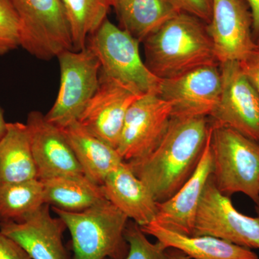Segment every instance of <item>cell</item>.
Here are the masks:
<instances>
[{
	"instance_id": "1",
	"label": "cell",
	"mask_w": 259,
	"mask_h": 259,
	"mask_svg": "<svg viewBox=\"0 0 259 259\" xmlns=\"http://www.w3.org/2000/svg\"><path fill=\"white\" fill-rule=\"evenodd\" d=\"M209 129V117L172 116L166 134L152 152L126 162L158 203L171 197L193 175Z\"/></svg>"
},
{
	"instance_id": "2",
	"label": "cell",
	"mask_w": 259,
	"mask_h": 259,
	"mask_svg": "<svg viewBox=\"0 0 259 259\" xmlns=\"http://www.w3.org/2000/svg\"><path fill=\"white\" fill-rule=\"evenodd\" d=\"M144 44L145 64L161 79L219 64L203 21L180 13L150 35Z\"/></svg>"
},
{
	"instance_id": "3",
	"label": "cell",
	"mask_w": 259,
	"mask_h": 259,
	"mask_svg": "<svg viewBox=\"0 0 259 259\" xmlns=\"http://www.w3.org/2000/svg\"><path fill=\"white\" fill-rule=\"evenodd\" d=\"M69 230L73 259H125L129 219L107 199L79 212L51 207Z\"/></svg>"
},
{
	"instance_id": "4",
	"label": "cell",
	"mask_w": 259,
	"mask_h": 259,
	"mask_svg": "<svg viewBox=\"0 0 259 259\" xmlns=\"http://www.w3.org/2000/svg\"><path fill=\"white\" fill-rule=\"evenodd\" d=\"M210 125L214 185L224 195L243 193L259 205V143L230 127Z\"/></svg>"
},
{
	"instance_id": "5",
	"label": "cell",
	"mask_w": 259,
	"mask_h": 259,
	"mask_svg": "<svg viewBox=\"0 0 259 259\" xmlns=\"http://www.w3.org/2000/svg\"><path fill=\"white\" fill-rule=\"evenodd\" d=\"M88 39L87 47L96 55L102 73L142 95L158 94L161 79L148 69L140 54V42L128 32L106 19Z\"/></svg>"
},
{
	"instance_id": "6",
	"label": "cell",
	"mask_w": 259,
	"mask_h": 259,
	"mask_svg": "<svg viewBox=\"0 0 259 259\" xmlns=\"http://www.w3.org/2000/svg\"><path fill=\"white\" fill-rule=\"evenodd\" d=\"M21 26L20 47L41 60L73 51L69 20L60 0H10Z\"/></svg>"
},
{
	"instance_id": "7",
	"label": "cell",
	"mask_w": 259,
	"mask_h": 259,
	"mask_svg": "<svg viewBox=\"0 0 259 259\" xmlns=\"http://www.w3.org/2000/svg\"><path fill=\"white\" fill-rule=\"evenodd\" d=\"M57 57L60 88L55 103L45 117L53 125L63 128L78 120L96 93L101 65L88 47L79 51H64Z\"/></svg>"
},
{
	"instance_id": "8",
	"label": "cell",
	"mask_w": 259,
	"mask_h": 259,
	"mask_svg": "<svg viewBox=\"0 0 259 259\" xmlns=\"http://www.w3.org/2000/svg\"><path fill=\"white\" fill-rule=\"evenodd\" d=\"M192 236H208L259 250V217L238 212L209 177L199 201Z\"/></svg>"
},
{
	"instance_id": "9",
	"label": "cell",
	"mask_w": 259,
	"mask_h": 259,
	"mask_svg": "<svg viewBox=\"0 0 259 259\" xmlns=\"http://www.w3.org/2000/svg\"><path fill=\"white\" fill-rule=\"evenodd\" d=\"M221 93L211 125L234 130L259 143V94L242 71L238 61L219 64Z\"/></svg>"
},
{
	"instance_id": "10",
	"label": "cell",
	"mask_w": 259,
	"mask_h": 259,
	"mask_svg": "<svg viewBox=\"0 0 259 259\" xmlns=\"http://www.w3.org/2000/svg\"><path fill=\"white\" fill-rule=\"evenodd\" d=\"M172 107L158 94L142 95L126 114L117 150L125 162L145 157L161 142L169 126Z\"/></svg>"
},
{
	"instance_id": "11",
	"label": "cell",
	"mask_w": 259,
	"mask_h": 259,
	"mask_svg": "<svg viewBox=\"0 0 259 259\" xmlns=\"http://www.w3.org/2000/svg\"><path fill=\"white\" fill-rule=\"evenodd\" d=\"M221 87L219 64L208 65L161 79L158 95L171 105L172 116L209 117L218 106Z\"/></svg>"
},
{
	"instance_id": "12",
	"label": "cell",
	"mask_w": 259,
	"mask_h": 259,
	"mask_svg": "<svg viewBox=\"0 0 259 259\" xmlns=\"http://www.w3.org/2000/svg\"><path fill=\"white\" fill-rule=\"evenodd\" d=\"M142 95L100 71L96 93L77 121L94 136L117 148L127 110Z\"/></svg>"
},
{
	"instance_id": "13",
	"label": "cell",
	"mask_w": 259,
	"mask_h": 259,
	"mask_svg": "<svg viewBox=\"0 0 259 259\" xmlns=\"http://www.w3.org/2000/svg\"><path fill=\"white\" fill-rule=\"evenodd\" d=\"M206 28L219 64L241 62L257 47L251 14L243 0H212V18Z\"/></svg>"
},
{
	"instance_id": "14",
	"label": "cell",
	"mask_w": 259,
	"mask_h": 259,
	"mask_svg": "<svg viewBox=\"0 0 259 259\" xmlns=\"http://www.w3.org/2000/svg\"><path fill=\"white\" fill-rule=\"evenodd\" d=\"M26 125L39 180L84 175L61 129L42 112H30Z\"/></svg>"
},
{
	"instance_id": "15",
	"label": "cell",
	"mask_w": 259,
	"mask_h": 259,
	"mask_svg": "<svg viewBox=\"0 0 259 259\" xmlns=\"http://www.w3.org/2000/svg\"><path fill=\"white\" fill-rule=\"evenodd\" d=\"M50 207L44 204L20 222L0 223V231L32 259H71L63 242L66 225L60 218L51 215Z\"/></svg>"
},
{
	"instance_id": "16",
	"label": "cell",
	"mask_w": 259,
	"mask_h": 259,
	"mask_svg": "<svg viewBox=\"0 0 259 259\" xmlns=\"http://www.w3.org/2000/svg\"><path fill=\"white\" fill-rule=\"evenodd\" d=\"M210 134L211 125L207 144L193 175L171 197L157 203L158 213L154 223L159 226L187 236L193 235L199 201L212 175Z\"/></svg>"
},
{
	"instance_id": "17",
	"label": "cell",
	"mask_w": 259,
	"mask_h": 259,
	"mask_svg": "<svg viewBox=\"0 0 259 259\" xmlns=\"http://www.w3.org/2000/svg\"><path fill=\"white\" fill-rule=\"evenodd\" d=\"M101 187L107 200L129 220L141 227L154 222L158 213V202L126 162H122L112 171Z\"/></svg>"
},
{
	"instance_id": "18",
	"label": "cell",
	"mask_w": 259,
	"mask_h": 259,
	"mask_svg": "<svg viewBox=\"0 0 259 259\" xmlns=\"http://www.w3.org/2000/svg\"><path fill=\"white\" fill-rule=\"evenodd\" d=\"M85 176L99 185L123 160L116 148L98 139L75 121L61 128Z\"/></svg>"
},
{
	"instance_id": "19",
	"label": "cell",
	"mask_w": 259,
	"mask_h": 259,
	"mask_svg": "<svg viewBox=\"0 0 259 259\" xmlns=\"http://www.w3.org/2000/svg\"><path fill=\"white\" fill-rule=\"evenodd\" d=\"M141 228L146 235L154 237L166 248H177L191 259H259L251 249L214 237L187 236L154 222Z\"/></svg>"
},
{
	"instance_id": "20",
	"label": "cell",
	"mask_w": 259,
	"mask_h": 259,
	"mask_svg": "<svg viewBox=\"0 0 259 259\" xmlns=\"http://www.w3.org/2000/svg\"><path fill=\"white\" fill-rule=\"evenodd\" d=\"M33 179H37V170L28 126L22 122H8L0 139V185Z\"/></svg>"
},
{
	"instance_id": "21",
	"label": "cell",
	"mask_w": 259,
	"mask_h": 259,
	"mask_svg": "<svg viewBox=\"0 0 259 259\" xmlns=\"http://www.w3.org/2000/svg\"><path fill=\"white\" fill-rule=\"evenodd\" d=\"M115 8L122 29L140 42L180 13L171 0H118Z\"/></svg>"
},
{
	"instance_id": "22",
	"label": "cell",
	"mask_w": 259,
	"mask_h": 259,
	"mask_svg": "<svg viewBox=\"0 0 259 259\" xmlns=\"http://www.w3.org/2000/svg\"><path fill=\"white\" fill-rule=\"evenodd\" d=\"M41 182L46 203L64 210L79 212L107 199L101 185L84 175L54 177Z\"/></svg>"
},
{
	"instance_id": "23",
	"label": "cell",
	"mask_w": 259,
	"mask_h": 259,
	"mask_svg": "<svg viewBox=\"0 0 259 259\" xmlns=\"http://www.w3.org/2000/svg\"><path fill=\"white\" fill-rule=\"evenodd\" d=\"M46 203L37 179L0 185V223L20 222Z\"/></svg>"
},
{
	"instance_id": "24",
	"label": "cell",
	"mask_w": 259,
	"mask_h": 259,
	"mask_svg": "<svg viewBox=\"0 0 259 259\" xmlns=\"http://www.w3.org/2000/svg\"><path fill=\"white\" fill-rule=\"evenodd\" d=\"M69 20L73 51L88 45V38L107 19L112 0H60Z\"/></svg>"
},
{
	"instance_id": "25",
	"label": "cell",
	"mask_w": 259,
	"mask_h": 259,
	"mask_svg": "<svg viewBox=\"0 0 259 259\" xmlns=\"http://www.w3.org/2000/svg\"><path fill=\"white\" fill-rule=\"evenodd\" d=\"M125 238L129 245L125 259H167L165 245L158 241L151 243L141 227L134 221L127 223Z\"/></svg>"
},
{
	"instance_id": "26",
	"label": "cell",
	"mask_w": 259,
	"mask_h": 259,
	"mask_svg": "<svg viewBox=\"0 0 259 259\" xmlns=\"http://www.w3.org/2000/svg\"><path fill=\"white\" fill-rule=\"evenodd\" d=\"M21 26L10 0H0V56L20 47Z\"/></svg>"
},
{
	"instance_id": "27",
	"label": "cell",
	"mask_w": 259,
	"mask_h": 259,
	"mask_svg": "<svg viewBox=\"0 0 259 259\" xmlns=\"http://www.w3.org/2000/svg\"><path fill=\"white\" fill-rule=\"evenodd\" d=\"M180 13H187L209 23L212 18V0H171Z\"/></svg>"
},
{
	"instance_id": "28",
	"label": "cell",
	"mask_w": 259,
	"mask_h": 259,
	"mask_svg": "<svg viewBox=\"0 0 259 259\" xmlns=\"http://www.w3.org/2000/svg\"><path fill=\"white\" fill-rule=\"evenodd\" d=\"M0 259H32L14 240L0 231Z\"/></svg>"
},
{
	"instance_id": "29",
	"label": "cell",
	"mask_w": 259,
	"mask_h": 259,
	"mask_svg": "<svg viewBox=\"0 0 259 259\" xmlns=\"http://www.w3.org/2000/svg\"><path fill=\"white\" fill-rule=\"evenodd\" d=\"M239 63L245 76L259 94V46L246 59Z\"/></svg>"
},
{
	"instance_id": "30",
	"label": "cell",
	"mask_w": 259,
	"mask_h": 259,
	"mask_svg": "<svg viewBox=\"0 0 259 259\" xmlns=\"http://www.w3.org/2000/svg\"><path fill=\"white\" fill-rule=\"evenodd\" d=\"M249 8L252 18L253 40L259 46V0H243Z\"/></svg>"
},
{
	"instance_id": "31",
	"label": "cell",
	"mask_w": 259,
	"mask_h": 259,
	"mask_svg": "<svg viewBox=\"0 0 259 259\" xmlns=\"http://www.w3.org/2000/svg\"><path fill=\"white\" fill-rule=\"evenodd\" d=\"M166 255L167 259H191L183 252L174 248H167Z\"/></svg>"
},
{
	"instance_id": "32",
	"label": "cell",
	"mask_w": 259,
	"mask_h": 259,
	"mask_svg": "<svg viewBox=\"0 0 259 259\" xmlns=\"http://www.w3.org/2000/svg\"><path fill=\"white\" fill-rule=\"evenodd\" d=\"M7 124L8 122H5L4 115H3V111L0 107V139L3 138L5 134V131L7 129Z\"/></svg>"
},
{
	"instance_id": "33",
	"label": "cell",
	"mask_w": 259,
	"mask_h": 259,
	"mask_svg": "<svg viewBox=\"0 0 259 259\" xmlns=\"http://www.w3.org/2000/svg\"><path fill=\"white\" fill-rule=\"evenodd\" d=\"M255 209H256V212L258 213V216L259 217V205H256V207H255Z\"/></svg>"
},
{
	"instance_id": "34",
	"label": "cell",
	"mask_w": 259,
	"mask_h": 259,
	"mask_svg": "<svg viewBox=\"0 0 259 259\" xmlns=\"http://www.w3.org/2000/svg\"><path fill=\"white\" fill-rule=\"evenodd\" d=\"M117 1H118V0H112V5H113L114 7H115V5L116 3H117Z\"/></svg>"
}]
</instances>
